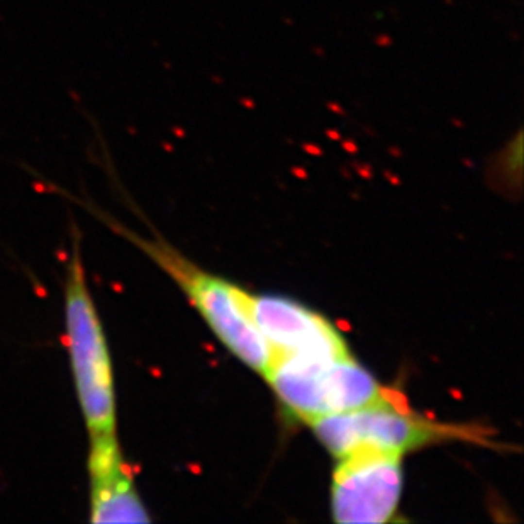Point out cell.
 Here are the masks:
<instances>
[{"label": "cell", "mask_w": 524, "mask_h": 524, "mask_svg": "<svg viewBox=\"0 0 524 524\" xmlns=\"http://www.w3.org/2000/svg\"><path fill=\"white\" fill-rule=\"evenodd\" d=\"M65 343L88 436L117 434L116 384L104 326L88 288L80 241L65 275Z\"/></svg>", "instance_id": "1"}, {"label": "cell", "mask_w": 524, "mask_h": 524, "mask_svg": "<svg viewBox=\"0 0 524 524\" xmlns=\"http://www.w3.org/2000/svg\"><path fill=\"white\" fill-rule=\"evenodd\" d=\"M94 214L116 233L133 241L180 285L209 327L216 333V336L243 363L256 370L258 373H267L273 360V350L244 311L239 287L197 268L165 241L146 239L126 229L122 224L109 219L107 214L99 209H94Z\"/></svg>", "instance_id": "2"}, {"label": "cell", "mask_w": 524, "mask_h": 524, "mask_svg": "<svg viewBox=\"0 0 524 524\" xmlns=\"http://www.w3.org/2000/svg\"><path fill=\"white\" fill-rule=\"evenodd\" d=\"M263 377L285 407L304 423L365 407L390 392L350 353H273Z\"/></svg>", "instance_id": "3"}, {"label": "cell", "mask_w": 524, "mask_h": 524, "mask_svg": "<svg viewBox=\"0 0 524 524\" xmlns=\"http://www.w3.org/2000/svg\"><path fill=\"white\" fill-rule=\"evenodd\" d=\"M309 424L317 439L336 458L360 448L404 455L460 434L456 427L441 426L423 416L412 414L392 392L370 406L322 416Z\"/></svg>", "instance_id": "4"}, {"label": "cell", "mask_w": 524, "mask_h": 524, "mask_svg": "<svg viewBox=\"0 0 524 524\" xmlns=\"http://www.w3.org/2000/svg\"><path fill=\"white\" fill-rule=\"evenodd\" d=\"M402 456L360 448L338 458L331 487L333 519L339 524H380L397 512L402 492Z\"/></svg>", "instance_id": "5"}, {"label": "cell", "mask_w": 524, "mask_h": 524, "mask_svg": "<svg viewBox=\"0 0 524 524\" xmlns=\"http://www.w3.org/2000/svg\"><path fill=\"white\" fill-rule=\"evenodd\" d=\"M241 302L273 353L339 356L350 353L341 334L322 316L284 297L241 290Z\"/></svg>", "instance_id": "6"}, {"label": "cell", "mask_w": 524, "mask_h": 524, "mask_svg": "<svg viewBox=\"0 0 524 524\" xmlns=\"http://www.w3.org/2000/svg\"><path fill=\"white\" fill-rule=\"evenodd\" d=\"M87 468L92 523L151 521L124 460L117 434L90 436Z\"/></svg>", "instance_id": "7"}]
</instances>
